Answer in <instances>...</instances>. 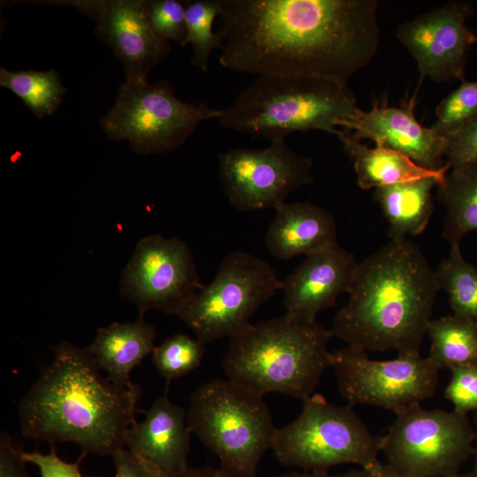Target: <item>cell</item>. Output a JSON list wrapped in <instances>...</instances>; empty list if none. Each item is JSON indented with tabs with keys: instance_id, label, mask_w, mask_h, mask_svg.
I'll use <instances>...</instances> for the list:
<instances>
[{
	"instance_id": "6da1fadb",
	"label": "cell",
	"mask_w": 477,
	"mask_h": 477,
	"mask_svg": "<svg viewBox=\"0 0 477 477\" xmlns=\"http://www.w3.org/2000/svg\"><path fill=\"white\" fill-rule=\"evenodd\" d=\"M220 64L346 83L375 56V0H220Z\"/></svg>"
},
{
	"instance_id": "7a4b0ae2",
	"label": "cell",
	"mask_w": 477,
	"mask_h": 477,
	"mask_svg": "<svg viewBox=\"0 0 477 477\" xmlns=\"http://www.w3.org/2000/svg\"><path fill=\"white\" fill-rule=\"evenodd\" d=\"M52 362L19 403L24 437L74 443L84 454L112 457L125 447L140 389L122 388L101 374L87 347L62 342Z\"/></svg>"
},
{
	"instance_id": "3957f363",
	"label": "cell",
	"mask_w": 477,
	"mask_h": 477,
	"mask_svg": "<svg viewBox=\"0 0 477 477\" xmlns=\"http://www.w3.org/2000/svg\"><path fill=\"white\" fill-rule=\"evenodd\" d=\"M438 291L418 246L407 238L390 239L359 263L331 337L367 352L420 354Z\"/></svg>"
},
{
	"instance_id": "277c9868",
	"label": "cell",
	"mask_w": 477,
	"mask_h": 477,
	"mask_svg": "<svg viewBox=\"0 0 477 477\" xmlns=\"http://www.w3.org/2000/svg\"><path fill=\"white\" fill-rule=\"evenodd\" d=\"M330 337L317 320L285 314L231 337L222 368L227 379L261 396L276 392L304 401L330 367Z\"/></svg>"
},
{
	"instance_id": "5b68a950",
	"label": "cell",
	"mask_w": 477,
	"mask_h": 477,
	"mask_svg": "<svg viewBox=\"0 0 477 477\" xmlns=\"http://www.w3.org/2000/svg\"><path fill=\"white\" fill-rule=\"evenodd\" d=\"M358 109L346 83L303 76H257L217 118L231 131L284 140L293 132L338 135L340 122Z\"/></svg>"
},
{
	"instance_id": "8992f818",
	"label": "cell",
	"mask_w": 477,
	"mask_h": 477,
	"mask_svg": "<svg viewBox=\"0 0 477 477\" xmlns=\"http://www.w3.org/2000/svg\"><path fill=\"white\" fill-rule=\"evenodd\" d=\"M187 425L228 477H256L276 430L263 396L229 379L201 384L190 397Z\"/></svg>"
},
{
	"instance_id": "52a82bcc",
	"label": "cell",
	"mask_w": 477,
	"mask_h": 477,
	"mask_svg": "<svg viewBox=\"0 0 477 477\" xmlns=\"http://www.w3.org/2000/svg\"><path fill=\"white\" fill-rule=\"evenodd\" d=\"M381 448L382 436L370 431L352 405H336L313 394L293 421L276 428L270 449L285 466L329 472L344 464L363 468L378 459Z\"/></svg>"
},
{
	"instance_id": "ba28073f",
	"label": "cell",
	"mask_w": 477,
	"mask_h": 477,
	"mask_svg": "<svg viewBox=\"0 0 477 477\" xmlns=\"http://www.w3.org/2000/svg\"><path fill=\"white\" fill-rule=\"evenodd\" d=\"M168 80H125L100 125L112 140L128 141L140 155L163 154L181 147L196 127L218 118L223 110L183 102Z\"/></svg>"
},
{
	"instance_id": "9c48e42d",
	"label": "cell",
	"mask_w": 477,
	"mask_h": 477,
	"mask_svg": "<svg viewBox=\"0 0 477 477\" xmlns=\"http://www.w3.org/2000/svg\"><path fill=\"white\" fill-rule=\"evenodd\" d=\"M283 287L267 261L246 252L228 254L213 281L178 314L202 344L233 337L252 323L259 307Z\"/></svg>"
},
{
	"instance_id": "30bf717a",
	"label": "cell",
	"mask_w": 477,
	"mask_h": 477,
	"mask_svg": "<svg viewBox=\"0 0 477 477\" xmlns=\"http://www.w3.org/2000/svg\"><path fill=\"white\" fill-rule=\"evenodd\" d=\"M474 428L466 414L420 404L398 413L382 436L386 463L413 477H452L473 454Z\"/></svg>"
},
{
	"instance_id": "8fae6325",
	"label": "cell",
	"mask_w": 477,
	"mask_h": 477,
	"mask_svg": "<svg viewBox=\"0 0 477 477\" xmlns=\"http://www.w3.org/2000/svg\"><path fill=\"white\" fill-rule=\"evenodd\" d=\"M330 367L350 405L375 406L395 414L431 398L438 385L439 369L420 354L376 360L347 346L331 352Z\"/></svg>"
},
{
	"instance_id": "7c38bea8",
	"label": "cell",
	"mask_w": 477,
	"mask_h": 477,
	"mask_svg": "<svg viewBox=\"0 0 477 477\" xmlns=\"http://www.w3.org/2000/svg\"><path fill=\"white\" fill-rule=\"evenodd\" d=\"M313 161L284 140L262 149L235 148L218 156V173L229 202L240 211L276 208L296 189L312 184Z\"/></svg>"
},
{
	"instance_id": "4fadbf2b",
	"label": "cell",
	"mask_w": 477,
	"mask_h": 477,
	"mask_svg": "<svg viewBox=\"0 0 477 477\" xmlns=\"http://www.w3.org/2000/svg\"><path fill=\"white\" fill-rule=\"evenodd\" d=\"M204 284L192 252L178 238H141L123 270L121 293L140 310L178 314Z\"/></svg>"
},
{
	"instance_id": "5bb4252c",
	"label": "cell",
	"mask_w": 477,
	"mask_h": 477,
	"mask_svg": "<svg viewBox=\"0 0 477 477\" xmlns=\"http://www.w3.org/2000/svg\"><path fill=\"white\" fill-rule=\"evenodd\" d=\"M472 12L471 4L452 2L398 26L397 37L415 59L421 79L465 80L467 55L477 42L466 25Z\"/></svg>"
},
{
	"instance_id": "9a60e30c",
	"label": "cell",
	"mask_w": 477,
	"mask_h": 477,
	"mask_svg": "<svg viewBox=\"0 0 477 477\" xmlns=\"http://www.w3.org/2000/svg\"><path fill=\"white\" fill-rule=\"evenodd\" d=\"M68 5L92 19L95 34L122 63L125 80H147L150 70L170 52L148 22L144 0L47 1Z\"/></svg>"
},
{
	"instance_id": "2e32d148",
	"label": "cell",
	"mask_w": 477,
	"mask_h": 477,
	"mask_svg": "<svg viewBox=\"0 0 477 477\" xmlns=\"http://www.w3.org/2000/svg\"><path fill=\"white\" fill-rule=\"evenodd\" d=\"M414 104V98L403 107L376 102L368 111L358 108L339 127L360 140L370 139L375 146L395 150L426 170H440L448 165L446 139L416 120Z\"/></svg>"
},
{
	"instance_id": "e0dca14e",
	"label": "cell",
	"mask_w": 477,
	"mask_h": 477,
	"mask_svg": "<svg viewBox=\"0 0 477 477\" xmlns=\"http://www.w3.org/2000/svg\"><path fill=\"white\" fill-rule=\"evenodd\" d=\"M359 263L338 244L306 256L283 281L286 314L305 321L336 305L342 292L348 293Z\"/></svg>"
},
{
	"instance_id": "ac0fdd59",
	"label": "cell",
	"mask_w": 477,
	"mask_h": 477,
	"mask_svg": "<svg viewBox=\"0 0 477 477\" xmlns=\"http://www.w3.org/2000/svg\"><path fill=\"white\" fill-rule=\"evenodd\" d=\"M191 433L186 411L163 395L153 402L142 421L131 426L125 446L164 477H178L189 467Z\"/></svg>"
},
{
	"instance_id": "d6986e66",
	"label": "cell",
	"mask_w": 477,
	"mask_h": 477,
	"mask_svg": "<svg viewBox=\"0 0 477 477\" xmlns=\"http://www.w3.org/2000/svg\"><path fill=\"white\" fill-rule=\"evenodd\" d=\"M274 209L265 243L277 259L307 256L338 244L336 221L326 208L309 201H285Z\"/></svg>"
},
{
	"instance_id": "ffe728a7",
	"label": "cell",
	"mask_w": 477,
	"mask_h": 477,
	"mask_svg": "<svg viewBox=\"0 0 477 477\" xmlns=\"http://www.w3.org/2000/svg\"><path fill=\"white\" fill-rule=\"evenodd\" d=\"M155 330L143 316L133 322H113L99 328L87 349L97 367L115 385L132 389V370L152 352Z\"/></svg>"
},
{
	"instance_id": "44dd1931",
	"label": "cell",
	"mask_w": 477,
	"mask_h": 477,
	"mask_svg": "<svg viewBox=\"0 0 477 477\" xmlns=\"http://www.w3.org/2000/svg\"><path fill=\"white\" fill-rule=\"evenodd\" d=\"M447 172L375 189L374 198L389 223L390 239L419 235L425 231L434 210L433 189Z\"/></svg>"
},
{
	"instance_id": "7402d4cb",
	"label": "cell",
	"mask_w": 477,
	"mask_h": 477,
	"mask_svg": "<svg viewBox=\"0 0 477 477\" xmlns=\"http://www.w3.org/2000/svg\"><path fill=\"white\" fill-rule=\"evenodd\" d=\"M337 137L343 144L344 153L353 163L357 183L362 189H375L419 179L447 172L450 169L448 163L437 171L426 170L390 148L381 146L368 148L346 130L341 129Z\"/></svg>"
},
{
	"instance_id": "603a6c76",
	"label": "cell",
	"mask_w": 477,
	"mask_h": 477,
	"mask_svg": "<svg viewBox=\"0 0 477 477\" xmlns=\"http://www.w3.org/2000/svg\"><path fill=\"white\" fill-rule=\"evenodd\" d=\"M446 216L443 236L450 245L477 231V161L450 168L437 186Z\"/></svg>"
},
{
	"instance_id": "cb8c5ba5",
	"label": "cell",
	"mask_w": 477,
	"mask_h": 477,
	"mask_svg": "<svg viewBox=\"0 0 477 477\" xmlns=\"http://www.w3.org/2000/svg\"><path fill=\"white\" fill-rule=\"evenodd\" d=\"M428 358L439 370L477 364V322L455 314L431 320Z\"/></svg>"
},
{
	"instance_id": "d4e9b609",
	"label": "cell",
	"mask_w": 477,
	"mask_h": 477,
	"mask_svg": "<svg viewBox=\"0 0 477 477\" xmlns=\"http://www.w3.org/2000/svg\"><path fill=\"white\" fill-rule=\"evenodd\" d=\"M0 86L19 96L38 118L52 116L67 92L55 69L11 72L1 67Z\"/></svg>"
},
{
	"instance_id": "484cf974",
	"label": "cell",
	"mask_w": 477,
	"mask_h": 477,
	"mask_svg": "<svg viewBox=\"0 0 477 477\" xmlns=\"http://www.w3.org/2000/svg\"><path fill=\"white\" fill-rule=\"evenodd\" d=\"M435 272L438 288L447 293L453 314L477 322V268L464 259L460 244L450 245L449 256Z\"/></svg>"
},
{
	"instance_id": "4316f807",
	"label": "cell",
	"mask_w": 477,
	"mask_h": 477,
	"mask_svg": "<svg viewBox=\"0 0 477 477\" xmlns=\"http://www.w3.org/2000/svg\"><path fill=\"white\" fill-rule=\"evenodd\" d=\"M220 0H196L186 4V45L193 49L192 64L201 71H208L211 51L221 49L222 38L213 31L214 20L219 17Z\"/></svg>"
},
{
	"instance_id": "83f0119b",
	"label": "cell",
	"mask_w": 477,
	"mask_h": 477,
	"mask_svg": "<svg viewBox=\"0 0 477 477\" xmlns=\"http://www.w3.org/2000/svg\"><path fill=\"white\" fill-rule=\"evenodd\" d=\"M204 352V344L197 338L186 334H176L155 346L151 353L155 368L170 381L197 368Z\"/></svg>"
},
{
	"instance_id": "f1b7e54d",
	"label": "cell",
	"mask_w": 477,
	"mask_h": 477,
	"mask_svg": "<svg viewBox=\"0 0 477 477\" xmlns=\"http://www.w3.org/2000/svg\"><path fill=\"white\" fill-rule=\"evenodd\" d=\"M436 120L430 127L448 137L477 116V81L464 80L435 109Z\"/></svg>"
},
{
	"instance_id": "f546056e",
	"label": "cell",
	"mask_w": 477,
	"mask_h": 477,
	"mask_svg": "<svg viewBox=\"0 0 477 477\" xmlns=\"http://www.w3.org/2000/svg\"><path fill=\"white\" fill-rule=\"evenodd\" d=\"M186 4L178 0L144 1L149 26L160 39L186 46Z\"/></svg>"
},
{
	"instance_id": "4dcf8cb0",
	"label": "cell",
	"mask_w": 477,
	"mask_h": 477,
	"mask_svg": "<svg viewBox=\"0 0 477 477\" xmlns=\"http://www.w3.org/2000/svg\"><path fill=\"white\" fill-rule=\"evenodd\" d=\"M450 372L444 396L453 410L462 414L477 413V364L455 367Z\"/></svg>"
},
{
	"instance_id": "1f68e13d",
	"label": "cell",
	"mask_w": 477,
	"mask_h": 477,
	"mask_svg": "<svg viewBox=\"0 0 477 477\" xmlns=\"http://www.w3.org/2000/svg\"><path fill=\"white\" fill-rule=\"evenodd\" d=\"M445 139L444 156L450 168L477 161V116Z\"/></svg>"
},
{
	"instance_id": "d6a6232c",
	"label": "cell",
	"mask_w": 477,
	"mask_h": 477,
	"mask_svg": "<svg viewBox=\"0 0 477 477\" xmlns=\"http://www.w3.org/2000/svg\"><path fill=\"white\" fill-rule=\"evenodd\" d=\"M22 458L26 463L37 466L41 477H84L79 463H69L58 457L55 445H50V451L43 454L39 451H21Z\"/></svg>"
},
{
	"instance_id": "836d02e7",
	"label": "cell",
	"mask_w": 477,
	"mask_h": 477,
	"mask_svg": "<svg viewBox=\"0 0 477 477\" xmlns=\"http://www.w3.org/2000/svg\"><path fill=\"white\" fill-rule=\"evenodd\" d=\"M19 449L11 437L4 431L0 433V477H29Z\"/></svg>"
},
{
	"instance_id": "e575fe53",
	"label": "cell",
	"mask_w": 477,
	"mask_h": 477,
	"mask_svg": "<svg viewBox=\"0 0 477 477\" xmlns=\"http://www.w3.org/2000/svg\"><path fill=\"white\" fill-rule=\"evenodd\" d=\"M115 477H164L155 467L124 448L113 456Z\"/></svg>"
},
{
	"instance_id": "d590c367",
	"label": "cell",
	"mask_w": 477,
	"mask_h": 477,
	"mask_svg": "<svg viewBox=\"0 0 477 477\" xmlns=\"http://www.w3.org/2000/svg\"><path fill=\"white\" fill-rule=\"evenodd\" d=\"M278 477H371L364 468L349 470L343 473L331 474L329 472L292 471Z\"/></svg>"
},
{
	"instance_id": "8d00e7d4",
	"label": "cell",
	"mask_w": 477,
	"mask_h": 477,
	"mask_svg": "<svg viewBox=\"0 0 477 477\" xmlns=\"http://www.w3.org/2000/svg\"><path fill=\"white\" fill-rule=\"evenodd\" d=\"M363 468L368 472L371 477H413L398 471L386 462H382L379 459Z\"/></svg>"
},
{
	"instance_id": "74e56055",
	"label": "cell",
	"mask_w": 477,
	"mask_h": 477,
	"mask_svg": "<svg viewBox=\"0 0 477 477\" xmlns=\"http://www.w3.org/2000/svg\"><path fill=\"white\" fill-rule=\"evenodd\" d=\"M178 477H228L219 467H188Z\"/></svg>"
},
{
	"instance_id": "f35d334b",
	"label": "cell",
	"mask_w": 477,
	"mask_h": 477,
	"mask_svg": "<svg viewBox=\"0 0 477 477\" xmlns=\"http://www.w3.org/2000/svg\"><path fill=\"white\" fill-rule=\"evenodd\" d=\"M474 448H473V455H474V467L477 468V413L475 414L474 418Z\"/></svg>"
},
{
	"instance_id": "ab89813d",
	"label": "cell",
	"mask_w": 477,
	"mask_h": 477,
	"mask_svg": "<svg viewBox=\"0 0 477 477\" xmlns=\"http://www.w3.org/2000/svg\"><path fill=\"white\" fill-rule=\"evenodd\" d=\"M452 477H477V468L473 467V470L464 473H458Z\"/></svg>"
}]
</instances>
